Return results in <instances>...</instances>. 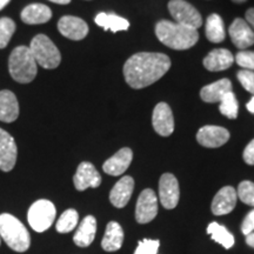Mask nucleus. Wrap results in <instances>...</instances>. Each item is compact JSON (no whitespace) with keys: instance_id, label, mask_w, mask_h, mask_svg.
<instances>
[{"instance_id":"nucleus-1","label":"nucleus","mask_w":254,"mask_h":254,"mask_svg":"<svg viewBox=\"0 0 254 254\" xmlns=\"http://www.w3.org/2000/svg\"><path fill=\"white\" fill-rule=\"evenodd\" d=\"M171 67V59L163 53L140 52L124 65V77L132 88H144L163 78Z\"/></svg>"},{"instance_id":"nucleus-2","label":"nucleus","mask_w":254,"mask_h":254,"mask_svg":"<svg viewBox=\"0 0 254 254\" xmlns=\"http://www.w3.org/2000/svg\"><path fill=\"white\" fill-rule=\"evenodd\" d=\"M155 34L160 43L173 50H189L199 39L198 30L174 21L160 20L155 25Z\"/></svg>"},{"instance_id":"nucleus-3","label":"nucleus","mask_w":254,"mask_h":254,"mask_svg":"<svg viewBox=\"0 0 254 254\" xmlns=\"http://www.w3.org/2000/svg\"><path fill=\"white\" fill-rule=\"evenodd\" d=\"M0 238L9 249L18 253L26 252L31 246L27 228L19 219L9 213L0 214Z\"/></svg>"},{"instance_id":"nucleus-4","label":"nucleus","mask_w":254,"mask_h":254,"mask_svg":"<svg viewBox=\"0 0 254 254\" xmlns=\"http://www.w3.org/2000/svg\"><path fill=\"white\" fill-rule=\"evenodd\" d=\"M8 71L11 77L20 84H28L37 75V63L30 47L18 46L12 51L8 59Z\"/></svg>"},{"instance_id":"nucleus-5","label":"nucleus","mask_w":254,"mask_h":254,"mask_svg":"<svg viewBox=\"0 0 254 254\" xmlns=\"http://www.w3.org/2000/svg\"><path fill=\"white\" fill-rule=\"evenodd\" d=\"M30 51L36 60L37 65L47 69L57 68L62 62V56L53 41L45 34H38L32 39L30 44Z\"/></svg>"},{"instance_id":"nucleus-6","label":"nucleus","mask_w":254,"mask_h":254,"mask_svg":"<svg viewBox=\"0 0 254 254\" xmlns=\"http://www.w3.org/2000/svg\"><path fill=\"white\" fill-rule=\"evenodd\" d=\"M56 207L50 200L40 199L33 202L28 209L27 220L36 232H45L52 226L56 219Z\"/></svg>"},{"instance_id":"nucleus-7","label":"nucleus","mask_w":254,"mask_h":254,"mask_svg":"<svg viewBox=\"0 0 254 254\" xmlns=\"http://www.w3.org/2000/svg\"><path fill=\"white\" fill-rule=\"evenodd\" d=\"M168 11L174 19V23L198 30L202 25L201 15L194 6L185 0H171L168 2Z\"/></svg>"},{"instance_id":"nucleus-8","label":"nucleus","mask_w":254,"mask_h":254,"mask_svg":"<svg viewBox=\"0 0 254 254\" xmlns=\"http://www.w3.org/2000/svg\"><path fill=\"white\" fill-rule=\"evenodd\" d=\"M158 198L154 190L146 189L142 190L136 201L135 219L139 224H147L157 217Z\"/></svg>"},{"instance_id":"nucleus-9","label":"nucleus","mask_w":254,"mask_h":254,"mask_svg":"<svg viewBox=\"0 0 254 254\" xmlns=\"http://www.w3.org/2000/svg\"><path fill=\"white\" fill-rule=\"evenodd\" d=\"M180 190L177 178L171 173H165L159 180V199L165 208H176L179 202Z\"/></svg>"},{"instance_id":"nucleus-10","label":"nucleus","mask_w":254,"mask_h":254,"mask_svg":"<svg viewBox=\"0 0 254 254\" xmlns=\"http://www.w3.org/2000/svg\"><path fill=\"white\" fill-rule=\"evenodd\" d=\"M18 148L13 136L0 128V170L4 172L12 171L17 163Z\"/></svg>"},{"instance_id":"nucleus-11","label":"nucleus","mask_w":254,"mask_h":254,"mask_svg":"<svg viewBox=\"0 0 254 254\" xmlns=\"http://www.w3.org/2000/svg\"><path fill=\"white\" fill-rule=\"evenodd\" d=\"M154 131L161 136L171 135L174 131V119L171 107L166 103H159L152 114Z\"/></svg>"},{"instance_id":"nucleus-12","label":"nucleus","mask_w":254,"mask_h":254,"mask_svg":"<svg viewBox=\"0 0 254 254\" xmlns=\"http://www.w3.org/2000/svg\"><path fill=\"white\" fill-rule=\"evenodd\" d=\"M228 139H230V132L220 126H204L196 133V140L199 144L208 148L220 147L226 144Z\"/></svg>"},{"instance_id":"nucleus-13","label":"nucleus","mask_w":254,"mask_h":254,"mask_svg":"<svg viewBox=\"0 0 254 254\" xmlns=\"http://www.w3.org/2000/svg\"><path fill=\"white\" fill-rule=\"evenodd\" d=\"M75 189L78 190H85L87 189H97L101 184V177L95 167L88 161H84L78 166L77 173L73 178Z\"/></svg>"},{"instance_id":"nucleus-14","label":"nucleus","mask_w":254,"mask_h":254,"mask_svg":"<svg viewBox=\"0 0 254 254\" xmlns=\"http://www.w3.org/2000/svg\"><path fill=\"white\" fill-rule=\"evenodd\" d=\"M228 33H230L232 43L238 49L244 51L247 47L254 45V31L244 19H234L233 23L231 24L230 30H228Z\"/></svg>"},{"instance_id":"nucleus-15","label":"nucleus","mask_w":254,"mask_h":254,"mask_svg":"<svg viewBox=\"0 0 254 254\" xmlns=\"http://www.w3.org/2000/svg\"><path fill=\"white\" fill-rule=\"evenodd\" d=\"M58 30L71 40H81L87 36L88 26L84 20L73 15H65L58 21Z\"/></svg>"},{"instance_id":"nucleus-16","label":"nucleus","mask_w":254,"mask_h":254,"mask_svg":"<svg viewBox=\"0 0 254 254\" xmlns=\"http://www.w3.org/2000/svg\"><path fill=\"white\" fill-rule=\"evenodd\" d=\"M237 190L232 186H225L215 194L212 201V212L214 215L231 213L237 204Z\"/></svg>"},{"instance_id":"nucleus-17","label":"nucleus","mask_w":254,"mask_h":254,"mask_svg":"<svg viewBox=\"0 0 254 254\" xmlns=\"http://www.w3.org/2000/svg\"><path fill=\"white\" fill-rule=\"evenodd\" d=\"M133 152L131 148L124 147L122 150L117 152L113 157L107 159L103 165V170L105 173L110 174V176H122L125 173L132 163Z\"/></svg>"},{"instance_id":"nucleus-18","label":"nucleus","mask_w":254,"mask_h":254,"mask_svg":"<svg viewBox=\"0 0 254 254\" xmlns=\"http://www.w3.org/2000/svg\"><path fill=\"white\" fill-rule=\"evenodd\" d=\"M133 190H134V180L132 177L125 176L119 180L110 193V201L117 208H123L128 204Z\"/></svg>"},{"instance_id":"nucleus-19","label":"nucleus","mask_w":254,"mask_h":254,"mask_svg":"<svg viewBox=\"0 0 254 254\" xmlns=\"http://www.w3.org/2000/svg\"><path fill=\"white\" fill-rule=\"evenodd\" d=\"M234 63V57L226 49H217L211 51L204 59V66L211 72L224 71L231 67Z\"/></svg>"},{"instance_id":"nucleus-20","label":"nucleus","mask_w":254,"mask_h":254,"mask_svg":"<svg viewBox=\"0 0 254 254\" xmlns=\"http://www.w3.org/2000/svg\"><path fill=\"white\" fill-rule=\"evenodd\" d=\"M19 117V103L13 92L0 91V122L13 123Z\"/></svg>"},{"instance_id":"nucleus-21","label":"nucleus","mask_w":254,"mask_h":254,"mask_svg":"<svg viewBox=\"0 0 254 254\" xmlns=\"http://www.w3.org/2000/svg\"><path fill=\"white\" fill-rule=\"evenodd\" d=\"M95 233H97V220L93 215H87L82 219L75 232L73 241L79 247H87L93 243Z\"/></svg>"},{"instance_id":"nucleus-22","label":"nucleus","mask_w":254,"mask_h":254,"mask_svg":"<svg viewBox=\"0 0 254 254\" xmlns=\"http://www.w3.org/2000/svg\"><path fill=\"white\" fill-rule=\"evenodd\" d=\"M52 18V11L44 4H31L21 11V20L27 25L45 24Z\"/></svg>"},{"instance_id":"nucleus-23","label":"nucleus","mask_w":254,"mask_h":254,"mask_svg":"<svg viewBox=\"0 0 254 254\" xmlns=\"http://www.w3.org/2000/svg\"><path fill=\"white\" fill-rule=\"evenodd\" d=\"M232 91L230 79H220L213 84L206 85L200 91V97L205 103H219L225 94Z\"/></svg>"},{"instance_id":"nucleus-24","label":"nucleus","mask_w":254,"mask_h":254,"mask_svg":"<svg viewBox=\"0 0 254 254\" xmlns=\"http://www.w3.org/2000/svg\"><path fill=\"white\" fill-rule=\"evenodd\" d=\"M124 231L118 222L110 221L107 224L105 236L101 241V247L106 252H116L123 246Z\"/></svg>"},{"instance_id":"nucleus-25","label":"nucleus","mask_w":254,"mask_h":254,"mask_svg":"<svg viewBox=\"0 0 254 254\" xmlns=\"http://www.w3.org/2000/svg\"><path fill=\"white\" fill-rule=\"evenodd\" d=\"M94 21L98 26L103 27L105 31H112L114 33L119 31H126L129 27L128 20L114 13L101 12V13L97 14V17L94 18Z\"/></svg>"},{"instance_id":"nucleus-26","label":"nucleus","mask_w":254,"mask_h":254,"mask_svg":"<svg viewBox=\"0 0 254 254\" xmlns=\"http://www.w3.org/2000/svg\"><path fill=\"white\" fill-rule=\"evenodd\" d=\"M206 38L212 43H221L225 39L226 34H225V26L224 21L219 14H211L208 15L207 20H206Z\"/></svg>"},{"instance_id":"nucleus-27","label":"nucleus","mask_w":254,"mask_h":254,"mask_svg":"<svg viewBox=\"0 0 254 254\" xmlns=\"http://www.w3.org/2000/svg\"><path fill=\"white\" fill-rule=\"evenodd\" d=\"M207 233L211 236L212 239L224 246L226 250L231 249L234 245V237L228 232L226 227L218 224V222L213 221L208 225Z\"/></svg>"},{"instance_id":"nucleus-28","label":"nucleus","mask_w":254,"mask_h":254,"mask_svg":"<svg viewBox=\"0 0 254 254\" xmlns=\"http://www.w3.org/2000/svg\"><path fill=\"white\" fill-rule=\"evenodd\" d=\"M79 215L75 209L69 208L66 209L64 213L60 215L59 220L57 221L56 228L59 233H68V232L73 231L75 226L78 225Z\"/></svg>"},{"instance_id":"nucleus-29","label":"nucleus","mask_w":254,"mask_h":254,"mask_svg":"<svg viewBox=\"0 0 254 254\" xmlns=\"http://www.w3.org/2000/svg\"><path fill=\"white\" fill-rule=\"evenodd\" d=\"M220 113L222 116L227 117L230 119H236L239 112V104L236 98V94L233 92H228L224 95V98L220 100V106H219Z\"/></svg>"},{"instance_id":"nucleus-30","label":"nucleus","mask_w":254,"mask_h":254,"mask_svg":"<svg viewBox=\"0 0 254 254\" xmlns=\"http://www.w3.org/2000/svg\"><path fill=\"white\" fill-rule=\"evenodd\" d=\"M15 31V23L9 18L0 19V49H5Z\"/></svg>"},{"instance_id":"nucleus-31","label":"nucleus","mask_w":254,"mask_h":254,"mask_svg":"<svg viewBox=\"0 0 254 254\" xmlns=\"http://www.w3.org/2000/svg\"><path fill=\"white\" fill-rule=\"evenodd\" d=\"M237 195L244 204L254 206V183L245 180L238 187Z\"/></svg>"},{"instance_id":"nucleus-32","label":"nucleus","mask_w":254,"mask_h":254,"mask_svg":"<svg viewBox=\"0 0 254 254\" xmlns=\"http://www.w3.org/2000/svg\"><path fill=\"white\" fill-rule=\"evenodd\" d=\"M234 60L240 67L254 72V51H240L237 53Z\"/></svg>"},{"instance_id":"nucleus-33","label":"nucleus","mask_w":254,"mask_h":254,"mask_svg":"<svg viewBox=\"0 0 254 254\" xmlns=\"http://www.w3.org/2000/svg\"><path fill=\"white\" fill-rule=\"evenodd\" d=\"M159 246H160L159 240L144 239L139 241V245L133 254H158Z\"/></svg>"},{"instance_id":"nucleus-34","label":"nucleus","mask_w":254,"mask_h":254,"mask_svg":"<svg viewBox=\"0 0 254 254\" xmlns=\"http://www.w3.org/2000/svg\"><path fill=\"white\" fill-rule=\"evenodd\" d=\"M237 77L243 87L254 95V72L249 71V69H241L238 72Z\"/></svg>"},{"instance_id":"nucleus-35","label":"nucleus","mask_w":254,"mask_h":254,"mask_svg":"<svg viewBox=\"0 0 254 254\" xmlns=\"http://www.w3.org/2000/svg\"><path fill=\"white\" fill-rule=\"evenodd\" d=\"M254 231V209L249 212L245 219L243 220V224H241V232L245 236H249V234L252 233Z\"/></svg>"},{"instance_id":"nucleus-36","label":"nucleus","mask_w":254,"mask_h":254,"mask_svg":"<svg viewBox=\"0 0 254 254\" xmlns=\"http://www.w3.org/2000/svg\"><path fill=\"white\" fill-rule=\"evenodd\" d=\"M243 157L247 165H254V139L245 147Z\"/></svg>"},{"instance_id":"nucleus-37","label":"nucleus","mask_w":254,"mask_h":254,"mask_svg":"<svg viewBox=\"0 0 254 254\" xmlns=\"http://www.w3.org/2000/svg\"><path fill=\"white\" fill-rule=\"evenodd\" d=\"M246 23L250 25L251 28L254 31V8H250L246 11Z\"/></svg>"},{"instance_id":"nucleus-38","label":"nucleus","mask_w":254,"mask_h":254,"mask_svg":"<svg viewBox=\"0 0 254 254\" xmlns=\"http://www.w3.org/2000/svg\"><path fill=\"white\" fill-rule=\"evenodd\" d=\"M246 244L254 249V232L249 234V236H246Z\"/></svg>"},{"instance_id":"nucleus-39","label":"nucleus","mask_w":254,"mask_h":254,"mask_svg":"<svg viewBox=\"0 0 254 254\" xmlns=\"http://www.w3.org/2000/svg\"><path fill=\"white\" fill-rule=\"evenodd\" d=\"M246 107H247V110H249L251 113L254 114V95L252 97V99H251L249 103H247Z\"/></svg>"},{"instance_id":"nucleus-40","label":"nucleus","mask_w":254,"mask_h":254,"mask_svg":"<svg viewBox=\"0 0 254 254\" xmlns=\"http://www.w3.org/2000/svg\"><path fill=\"white\" fill-rule=\"evenodd\" d=\"M50 1L55 2V4H59V5H67L71 2V0H50Z\"/></svg>"},{"instance_id":"nucleus-41","label":"nucleus","mask_w":254,"mask_h":254,"mask_svg":"<svg viewBox=\"0 0 254 254\" xmlns=\"http://www.w3.org/2000/svg\"><path fill=\"white\" fill-rule=\"evenodd\" d=\"M9 1H11V0H0V9H2V8H4L5 6L7 5Z\"/></svg>"},{"instance_id":"nucleus-42","label":"nucleus","mask_w":254,"mask_h":254,"mask_svg":"<svg viewBox=\"0 0 254 254\" xmlns=\"http://www.w3.org/2000/svg\"><path fill=\"white\" fill-rule=\"evenodd\" d=\"M233 2H237V4H243V2L247 1V0H232Z\"/></svg>"}]
</instances>
